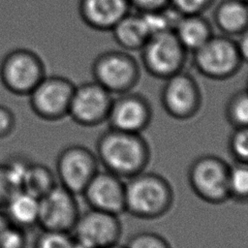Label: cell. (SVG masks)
I'll return each mask as SVG.
<instances>
[{"label":"cell","mask_w":248,"mask_h":248,"mask_svg":"<svg viewBox=\"0 0 248 248\" xmlns=\"http://www.w3.org/2000/svg\"><path fill=\"white\" fill-rule=\"evenodd\" d=\"M96 156L106 170L128 179L146 169L150 148L141 134L108 128L97 140Z\"/></svg>","instance_id":"6da1fadb"},{"label":"cell","mask_w":248,"mask_h":248,"mask_svg":"<svg viewBox=\"0 0 248 248\" xmlns=\"http://www.w3.org/2000/svg\"><path fill=\"white\" fill-rule=\"evenodd\" d=\"M173 190L162 175L141 171L125 181V212L142 219H155L170 211Z\"/></svg>","instance_id":"7a4b0ae2"},{"label":"cell","mask_w":248,"mask_h":248,"mask_svg":"<svg viewBox=\"0 0 248 248\" xmlns=\"http://www.w3.org/2000/svg\"><path fill=\"white\" fill-rule=\"evenodd\" d=\"M192 62L201 75L213 80L232 78L242 65L235 39L223 34H213L204 45L192 52Z\"/></svg>","instance_id":"3957f363"},{"label":"cell","mask_w":248,"mask_h":248,"mask_svg":"<svg viewBox=\"0 0 248 248\" xmlns=\"http://www.w3.org/2000/svg\"><path fill=\"white\" fill-rule=\"evenodd\" d=\"M91 73L93 80L112 95L131 91L140 76L139 62L123 49H111L98 54L92 62Z\"/></svg>","instance_id":"277c9868"},{"label":"cell","mask_w":248,"mask_h":248,"mask_svg":"<svg viewBox=\"0 0 248 248\" xmlns=\"http://www.w3.org/2000/svg\"><path fill=\"white\" fill-rule=\"evenodd\" d=\"M46 76L42 58L28 48L12 49L0 63V80L3 86L18 96H28Z\"/></svg>","instance_id":"5b68a950"},{"label":"cell","mask_w":248,"mask_h":248,"mask_svg":"<svg viewBox=\"0 0 248 248\" xmlns=\"http://www.w3.org/2000/svg\"><path fill=\"white\" fill-rule=\"evenodd\" d=\"M140 51L144 70L161 79L184 70L188 54L172 30L152 35Z\"/></svg>","instance_id":"8992f818"},{"label":"cell","mask_w":248,"mask_h":248,"mask_svg":"<svg viewBox=\"0 0 248 248\" xmlns=\"http://www.w3.org/2000/svg\"><path fill=\"white\" fill-rule=\"evenodd\" d=\"M230 165L222 158L206 154L195 159L188 169V182L201 200L219 204L230 200L228 189Z\"/></svg>","instance_id":"52a82bcc"},{"label":"cell","mask_w":248,"mask_h":248,"mask_svg":"<svg viewBox=\"0 0 248 248\" xmlns=\"http://www.w3.org/2000/svg\"><path fill=\"white\" fill-rule=\"evenodd\" d=\"M75 86L65 77L46 76L28 95L31 109L46 121H57L68 116Z\"/></svg>","instance_id":"ba28073f"},{"label":"cell","mask_w":248,"mask_h":248,"mask_svg":"<svg viewBox=\"0 0 248 248\" xmlns=\"http://www.w3.org/2000/svg\"><path fill=\"white\" fill-rule=\"evenodd\" d=\"M161 104L170 117L187 120L194 117L202 107V91L195 78L184 70L164 79Z\"/></svg>","instance_id":"9c48e42d"},{"label":"cell","mask_w":248,"mask_h":248,"mask_svg":"<svg viewBox=\"0 0 248 248\" xmlns=\"http://www.w3.org/2000/svg\"><path fill=\"white\" fill-rule=\"evenodd\" d=\"M99 170L96 153L79 144L63 148L56 159L59 184L73 194L81 195L89 181Z\"/></svg>","instance_id":"30bf717a"},{"label":"cell","mask_w":248,"mask_h":248,"mask_svg":"<svg viewBox=\"0 0 248 248\" xmlns=\"http://www.w3.org/2000/svg\"><path fill=\"white\" fill-rule=\"evenodd\" d=\"M112 94L95 80L75 86L68 116L84 127L98 126L107 122L112 103Z\"/></svg>","instance_id":"8fae6325"},{"label":"cell","mask_w":248,"mask_h":248,"mask_svg":"<svg viewBox=\"0 0 248 248\" xmlns=\"http://www.w3.org/2000/svg\"><path fill=\"white\" fill-rule=\"evenodd\" d=\"M121 232L118 215L90 207L79 213L72 230L74 238L90 248H104L118 243Z\"/></svg>","instance_id":"7c38bea8"},{"label":"cell","mask_w":248,"mask_h":248,"mask_svg":"<svg viewBox=\"0 0 248 248\" xmlns=\"http://www.w3.org/2000/svg\"><path fill=\"white\" fill-rule=\"evenodd\" d=\"M79 213L76 195L56 184L40 198L38 226L44 230L72 232Z\"/></svg>","instance_id":"4fadbf2b"},{"label":"cell","mask_w":248,"mask_h":248,"mask_svg":"<svg viewBox=\"0 0 248 248\" xmlns=\"http://www.w3.org/2000/svg\"><path fill=\"white\" fill-rule=\"evenodd\" d=\"M152 109L147 99L131 91L112 99L107 118L108 128L141 134L151 121Z\"/></svg>","instance_id":"5bb4252c"},{"label":"cell","mask_w":248,"mask_h":248,"mask_svg":"<svg viewBox=\"0 0 248 248\" xmlns=\"http://www.w3.org/2000/svg\"><path fill=\"white\" fill-rule=\"evenodd\" d=\"M90 208L120 215L125 212V181L108 170H98L82 192Z\"/></svg>","instance_id":"9a60e30c"},{"label":"cell","mask_w":248,"mask_h":248,"mask_svg":"<svg viewBox=\"0 0 248 248\" xmlns=\"http://www.w3.org/2000/svg\"><path fill=\"white\" fill-rule=\"evenodd\" d=\"M81 20L97 31H110L131 10L129 0H78Z\"/></svg>","instance_id":"2e32d148"},{"label":"cell","mask_w":248,"mask_h":248,"mask_svg":"<svg viewBox=\"0 0 248 248\" xmlns=\"http://www.w3.org/2000/svg\"><path fill=\"white\" fill-rule=\"evenodd\" d=\"M39 209L40 199L20 189L11 195L1 210L10 224L26 230L38 225Z\"/></svg>","instance_id":"e0dca14e"},{"label":"cell","mask_w":248,"mask_h":248,"mask_svg":"<svg viewBox=\"0 0 248 248\" xmlns=\"http://www.w3.org/2000/svg\"><path fill=\"white\" fill-rule=\"evenodd\" d=\"M213 20L221 34L237 37L248 29V4L242 0H222L215 8Z\"/></svg>","instance_id":"ac0fdd59"},{"label":"cell","mask_w":248,"mask_h":248,"mask_svg":"<svg viewBox=\"0 0 248 248\" xmlns=\"http://www.w3.org/2000/svg\"><path fill=\"white\" fill-rule=\"evenodd\" d=\"M116 44L126 51H140L150 38L140 13L130 12L110 30Z\"/></svg>","instance_id":"d6986e66"},{"label":"cell","mask_w":248,"mask_h":248,"mask_svg":"<svg viewBox=\"0 0 248 248\" xmlns=\"http://www.w3.org/2000/svg\"><path fill=\"white\" fill-rule=\"evenodd\" d=\"M173 33L188 52H194L214 34L210 22L202 15L181 16L173 27Z\"/></svg>","instance_id":"ffe728a7"},{"label":"cell","mask_w":248,"mask_h":248,"mask_svg":"<svg viewBox=\"0 0 248 248\" xmlns=\"http://www.w3.org/2000/svg\"><path fill=\"white\" fill-rule=\"evenodd\" d=\"M56 184L55 176L48 167L39 163H31L22 190L40 199Z\"/></svg>","instance_id":"44dd1931"},{"label":"cell","mask_w":248,"mask_h":248,"mask_svg":"<svg viewBox=\"0 0 248 248\" xmlns=\"http://www.w3.org/2000/svg\"><path fill=\"white\" fill-rule=\"evenodd\" d=\"M228 189L230 199L248 202V163L234 162L230 165Z\"/></svg>","instance_id":"7402d4cb"},{"label":"cell","mask_w":248,"mask_h":248,"mask_svg":"<svg viewBox=\"0 0 248 248\" xmlns=\"http://www.w3.org/2000/svg\"><path fill=\"white\" fill-rule=\"evenodd\" d=\"M226 117L233 128L248 127V90L234 92L227 102Z\"/></svg>","instance_id":"603a6c76"},{"label":"cell","mask_w":248,"mask_h":248,"mask_svg":"<svg viewBox=\"0 0 248 248\" xmlns=\"http://www.w3.org/2000/svg\"><path fill=\"white\" fill-rule=\"evenodd\" d=\"M31 163L27 158L20 155L11 156L3 163L6 175L16 191L22 189Z\"/></svg>","instance_id":"cb8c5ba5"},{"label":"cell","mask_w":248,"mask_h":248,"mask_svg":"<svg viewBox=\"0 0 248 248\" xmlns=\"http://www.w3.org/2000/svg\"><path fill=\"white\" fill-rule=\"evenodd\" d=\"M73 244L72 232L42 229L35 238L33 248H72Z\"/></svg>","instance_id":"d4e9b609"},{"label":"cell","mask_w":248,"mask_h":248,"mask_svg":"<svg viewBox=\"0 0 248 248\" xmlns=\"http://www.w3.org/2000/svg\"><path fill=\"white\" fill-rule=\"evenodd\" d=\"M228 148L234 162L248 163V127L233 128Z\"/></svg>","instance_id":"484cf974"},{"label":"cell","mask_w":248,"mask_h":248,"mask_svg":"<svg viewBox=\"0 0 248 248\" xmlns=\"http://www.w3.org/2000/svg\"><path fill=\"white\" fill-rule=\"evenodd\" d=\"M126 248H171L170 242L154 232H140L132 235L125 244Z\"/></svg>","instance_id":"4316f807"},{"label":"cell","mask_w":248,"mask_h":248,"mask_svg":"<svg viewBox=\"0 0 248 248\" xmlns=\"http://www.w3.org/2000/svg\"><path fill=\"white\" fill-rule=\"evenodd\" d=\"M215 0H170V6L181 16L202 15Z\"/></svg>","instance_id":"83f0119b"},{"label":"cell","mask_w":248,"mask_h":248,"mask_svg":"<svg viewBox=\"0 0 248 248\" xmlns=\"http://www.w3.org/2000/svg\"><path fill=\"white\" fill-rule=\"evenodd\" d=\"M25 230L9 224L0 235V248H25Z\"/></svg>","instance_id":"f1b7e54d"},{"label":"cell","mask_w":248,"mask_h":248,"mask_svg":"<svg viewBox=\"0 0 248 248\" xmlns=\"http://www.w3.org/2000/svg\"><path fill=\"white\" fill-rule=\"evenodd\" d=\"M15 125L14 112L9 108L0 105V139L8 137L13 132Z\"/></svg>","instance_id":"f546056e"},{"label":"cell","mask_w":248,"mask_h":248,"mask_svg":"<svg viewBox=\"0 0 248 248\" xmlns=\"http://www.w3.org/2000/svg\"><path fill=\"white\" fill-rule=\"evenodd\" d=\"M131 7L138 12H150L161 10L170 5V0H129Z\"/></svg>","instance_id":"4dcf8cb0"},{"label":"cell","mask_w":248,"mask_h":248,"mask_svg":"<svg viewBox=\"0 0 248 248\" xmlns=\"http://www.w3.org/2000/svg\"><path fill=\"white\" fill-rule=\"evenodd\" d=\"M16 190L12 187L3 166V163L0 164V209L5 205L6 202L9 200L11 195Z\"/></svg>","instance_id":"1f68e13d"},{"label":"cell","mask_w":248,"mask_h":248,"mask_svg":"<svg viewBox=\"0 0 248 248\" xmlns=\"http://www.w3.org/2000/svg\"><path fill=\"white\" fill-rule=\"evenodd\" d=\"M235 43L242 63L248 64V29L237 36Z\"/></svg>","instance_id":"d6a6232c"},{"label":"cell","mask_w":248,"mask_h":248,"mask_svg":"<svg viewBox=\"0 0 248 248\" xmlns=\"http://www.w3.org/2000/svg\"><path fill=\"white\" fill-rule=\"evenodd\" d=\"M9 224H10V223H9L7 217L5 216L4 212L0 209V235H1V233L3 232V231L5 230V228H6Z\"/></svg>","instance_id":"836d02e7"},{"label":"cell","mask_w":248,"mask_h":248,"mask_svg":"<svg viewBox=\"0 0 248 248\" xmlns=\"http://www.w3.org/2000/svg\"><path fill=\"white\" fill-rule=\"evenodd\" d=\"M72 248H90V247H88L87 245H85L82 242H80V241H78V240L74 238V244H73Z\"/></svg>","instance_id":"e575fe53"},{"label":"cell","mask_w":248,"mask_h":248,"mask_svg":"<svg viewBox=\"0 0 248 248\" xmlns=\"http://www.w3.org/2000/svg\"><path fill=\"white\" fill-rule=\"evenodd\" d=\"M104 248H126V246L125 245H121L118 242V243H115L113 245H110V246H108V247H104Z\"/></svg>","instance_id":"d590c367"},{"label":"cell","mask_w":248,"mask_h":248,"mask_svg":"<svg viewBox=\"0 0 248 248\" xmlns=\"http://www.w3.org/2000/svg\"><path fill=\"white\" fill-rule=\"evenodd\" d=\"M242 1H244V2H246L248 4V0H242Z\"/></svg>","instance_id":"8d00e7d4"},{"label":"cell","mask_w":248,"mask_h":248,"mask_svg":"<svg viewBox=\"0 0 248 248\" xmlns=\"http://www.w3.org/2000/svg\"><path fill=\"white\" fill-rule=\"evenodd\" d=\"M246 89L248 90V80H247V86H246Z\"/></svg>","instance_id":"74e56055"}]
</instances>
